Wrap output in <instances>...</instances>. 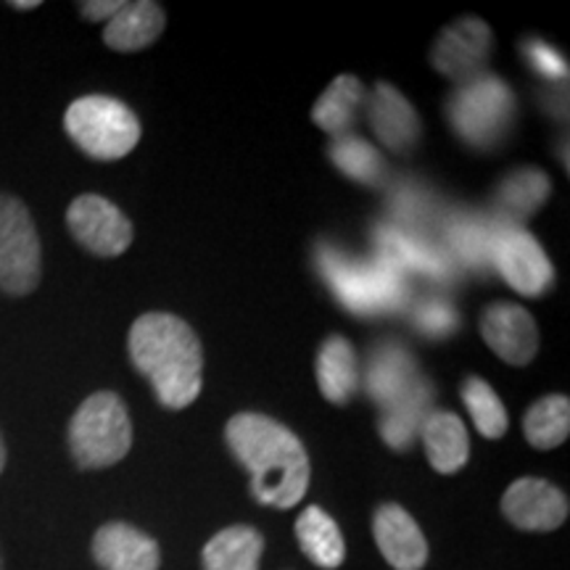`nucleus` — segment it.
Listing matches in <instances>:
<instances>
[{"label":"nucleus","instance_id":"obj_1","mask_svg":"<svg viewBox=\"0 0 570 570\" xmlns=\"http://www.w3.org/2000/svg\"><path fill=\"white\" fill-rule=\"evenodd\" d=\"M235 460L252 473L256 502L288 510L309 489V454L291 428L259 412H240L225 428Z\"/></svg>","mask_w":570,"mask_h":570},{"label":"nucleus","instance_id":"obj_2","mask_svg":"<svg viewBox=\"0 0 570 570\" xmlns=\"http://www.w3.org/2000/svg\"><path fill=\"white\" fill-rule=\"evenodd\" d=\"M130 360L151 381L167 410L196 402L204 386V348L185 320L169 312H148L130 327Z\"/></svg>","mask_w":570,"mask_h":570},{"label":"nucleus","instance_id":"obj_3","mask_svg":"<svg viewBox=\"0 0 570 570\" xmlns=\"http://www.w3.org/2000/svg\"><path fill=\"white\" fill-rule=\"evenodd\" d=\"M132 446V423L125 402L114 391L85 399L69 423L71 458L85 470L117 465Z\"/></svg>","mask_w":570,"mask_h":570},{"label":"nucleus","instance_id":"obj_4","mask_svg":"<svg viewBox=\"0 0 570 570\" xmlns=\"http://www.w3.org/2000/svg\"><path fill=\"white\" fill-rule=\"evenodd\" d=\"M320 269L331 283L333 294L346 309L356 315H377V312L399 309L407 298L404 273L391 262H354L333 248L320 252Z\"/></svg>","mask_w":570,"mask_h":570},{"label":"nucleus","instance_id":"obj_5","mask_svg":"<svg viewBox=\"0 0 570 570\" xmlns=\"http://www.w3.org/2000/svg\"><path fill=\"white\" fill-rule=\"evenodd\" d=\"M69 138L90 159L117 161L138 146L140 122L130 106L111 96H82L63 117Z\"/></svg>","mask_w":570,"mask_h":570},{"label":"nucleus","instance_id":"obj_6","mask_svg":"<svg viewBox=\"0 0 570 570\" xmlns=\"http://www.w3.org/2000/svg\"><path fill=\"white\" fill-rule=\"evenodd\" d=\"M449 125L458 130L470 146L489 148L504 138L515 117V98L508 85L497 77L481 75L475 80L460 85V90L449 98Z\"/></svg>","mask_w":570,"mask_h":570},{"label":"nucleus","instance_id":"obj_7","mask_svg":"<svg viewBox=\"0 0 570 570\" xmlns=\"http://www.w3.org/2000/svg\"><path fill=\"white\" fill-rule=\"evenodd\" d=\"M42 248L24 202L0 194V291L27 296L38 288Z\"/></svg>","mask_w":570,"mask_h":570},{"label":"nucleus","instance_id":"obj_8","mask_svg":"<svg viewBox=\"0 0 570 570\" xmlns=\"http://www.w3.org/2000/svg\"><path fill=\"white\" fill-rule=\"evenodd\" d=\"M69 233L96 256H119L132 244V223L109 198L85 194L67 209Z\"/></svg>","mask_w":570,"mask_h":570},{"label":"nucleus","instance_id":"obj_9","mask_svg":"<svg viewBox=\"0 0 570 570\" xmlns=\"http://www.w3.org/2000/svg\"><path fill=\"white\" fill-rule=\"evenodd\" d=\"M491 46L494 38L487 21L465 17L439 35L436 46L431 48V63L441 77L465 85L483 75L491 59Z\"/></svg>","mask_w":570,"mask_h":570},{"label":"nucleus","instance_id":"obj_10","mask_svg":"<svg viewBox=\"0 0 570 570\" xmlns=\"http://www.w3.org/2000/svg\"><path fill=\"white\" fill-rule=\"evenodd\" d=\"M491 262H494L499 275L523 296L547 294L554 283L550 256L544 254V248L531 233L518 230V227H504L497 233Z\"/></svg>","mask_w":570,"mask_h":570},{"label":"nucleus","instance_id":"obj_11","mask_svg":"<svg viewBox=\"0 0 570 570\" xmlns=\"http://www.w3.org/2000/svg\"><path fill=\"white\" fill-rule=\"evenodd\" d=\"M568 510V497L544 479H518L502 497L504 518L523 531L560 529Z\"/></svg>","mask_w":570,"mask_h":570},{"label":"nucleus","instance_id":"obj_12","mask_svg":"<svg viewBox=\"0 0 570 570\" xmlns=\"http://www.w3.org/2000/svg\"><path fill=\"white\" fill-rule=\"evenodd\" d=\"M481 333L491 352L510 365H529L539 352V327L529 309L518 304H491L481 317Z\"/></svg>","mask_w":570,"mask_h":570},{"label":"nucleus","instance_id":"obj_13","mask_svg":"<svg viewBox=\"0 0 570 570\" xmlns=\"http://www.w3.org/2000/svg\"><path fill=\"white\" fill-rule=\"evenodd\" d=\"M373 531L377 550L391 568L420 570L428 562V541L415 518L399 504H381L375 512Z\"/></svg>","mask_w":570,"mask_h":570},{"label":"nucleus","instance_id":"obj_14","mask_svg":"<svg viewBox=\"0 0 570 570\" xmlns=\"http://www.w3.org/2000/svg\"><path fill=\"white\" fill-rule=\"evenodd\" d=\"M370 127L391 154H407L420 140V117L394 85L377 82L367 101Z\"/></svg>","mask_w":570,"mask_h":570},{"label":"nucleus","instance_id":"obj_15","mask_svg":"<svg viewBox=\"0 0 570 570\" xmlns=\"http://www.w3.org/2000/svg\"><path fill=\"white\" fill-rule=\"evenodd\" d=\"M92 558L104 570H159V544L130 523H106L92 537Z\"/></svg>","mask_w":570,"mask_h":570},{"label":"nucleus","instance_id":"obj_16","mask_svg":"<svg viewBox=\"0 0 570 570\" xmlns=\"http://www.w3.org/2000/svg\"><path fill=\"white\" fill-rule=\"evenodd\" d=\"M164 24H167V19H164L159 3H151V0L125 3L106 24L104 42L111 51L135 53L159 40Z\"/></svg>","mask_w":570,"mask_h":570},{"label":"nucleus","instance_id":"obj_17","mask_svg":"<svg viewBox=\"0 0 570 570\" xmlns=\"http://www.w3.org/2000/svg\"><path fill=\"white\" fill-rule=\"evenodd\" d=\"M420 436H423L428 462L441 475H452L460 468H465L470 458V439L465 425L454 412L431 410V415L420 428Z\"/></svg>","mask_w":570,"mask_h":570},{"label":"nucleus","instance_id":"obj_18","mask_svg":"<svg viewBox=\"0 0 570 570\" xmlns=\"http://www.w3.org/2000/svg\"><path fill=\"white\" fill-rule=\"evenodd\" d=\"M265 537L252 525H230L206 541L204 570H259Z\"/></svg>","mask_w":570,"mask_h":570},{"label":"nucleus","instance_id":"obj_19","mask_svg":"<svg viewBox=\"0 0 570 570\" xmlns=\"http://www.w3.org/2000/svg\"><path fill=\"white\" fill-rule=\"evenodd\" d=\"M417 383L415 360L402 346H383L373 354L367 367V394L383 410L399 402Z\"/></svg>","mask_w":570,"mask_h":570},{"label":"nucleus","instance_id":"obj_20","mask_svg":"<svg viewBox=\"0 0 570 570\" xmlns=\"http://www.w3.org/2000/svg\"><path fill=\"white\" fill-rule=\"evenodd\" d=\"M431 386H428L423 377H417V383L407 394L391 404V407H386L381 417V436L391 449L407 452L420 433V428H423L425 417L431 415Z\"/></svg>","mask_w":570,"mask_h":570},{"label":"nucleus","instance_id":"obj_21","mask_svg":"<svg viewBox=\"0 0 570 570\" xmlns=\"http://www.w3.org/2000/svg\"><path fill=\"white\" fill-rule=\"evenodd\" d=\"M296 539L302 552L320 568H338L346 558V544L341 537V529L336 520L323 508L312 504L302 512V518L296 520Z\"/></svg>","mask_w":570,"mask_h":570},{"label":"nucleus","instance_id":"obj_22","mask_svg":"<svg viewBox=\"0 0 570 570\" xmlns=\"http://www.w3.org/2000/svg\"><path fill=\"white\" fill-rule=\"evenodd\" d=\"M317 383L327 402L346 404L360 383L354 346L344 336H331L317 356Z\"/></svg>","mask_w":570,"mask_h":570},{"label":"nucleus","instance_id":"obj_23","mask_svg":"<svg viewBox=\"0 0 570 570\" xmlns=\"http://www.w3.org/2000/svg\"><path fill=\"white\" fill-rule=\"evenodd\" d=\"M367 90L365 85L356 80L354 75H338L336 80L327 85L323 96L317 98L312 119L320 130L331 135H346L348 127L354 125L356 111L365 104Z\"/></svg>","mask_w":570,"mask_h":570},{"label":"nucleus","instance_id":"obj_24","mask_svg":"<svg viewBox=\"0 0 570 570\" xmlns=\"http://www.w3.org/2000/svg\"><path fill=\"white\" fill-rule=\"evenodd\" d=\"M377 246H381L383 259L391 262L396 269H417V273H428L444 277L446 275V259L436 248L425 246L415 235L399 233L394 227L377 233Z\"/></svg>","mask_w":570,"mask_h":570},{"label":"nucleus","instance_id":"obj_25","mask_svg":"<svg viewBox=\"0 0 570 570\" xmlns=\"http://www.w3.org/2000/svg\"><path fill=\"white\" fill-rule=\"evenodd\" d=\"M525 439L537 449H554L568 439L570 433V399L550 394L531 404L523 420Z\"/></svg>","mask_w":570,"mask_h":570},{"label":"nucleus","instance_id":"obj_26","mask_svg":"<svg viewBox=\"0 0 570 570\" xmlns=\"http://www.w3.org/2000/svg\"><path fill=\"white\" fill-rule=\"evenodd\" d=\"M550 190V177L544 173H539V169H520V173H512L508 180L499 185L497 202L512 217H531L533 212L544 206Z\"/></svg>","mask_w":570,"mask_h":570},{"label":"nucleus","instance_id":"obj_27","mask_svg":"<svg viewBox=\"0 0 570 570\" xmlns=\"http://www.w3.org/2000/svg\"><path fill=\"white\" fill-rule=\"evenodd\" d=\"M462 402L473 417L475 428L483 439H502L508 433V410H504L502 399L497 396V391L489 386L481 377H468L462 383Z\"/></svg>","mask_w":570,"mask_h":570},{"label":"nucleus","instance_id":"obj_28","mask_svg":"<svg viewBox=\"0 0 570 570\" xmlns=\"http://www.w3.org/2000/svg\"><path fill=\"white\" fill-rule=\"evenodd\" d=\"M331 159L341 173L356 183H377L383 173L381 154L356 135H338L331 146Z\"/></svg>","mask_w":570,"mask_h":570},{"label":"nucleus","instance_id":"obj_29","mask_svg":"<svg viewBox=\"0 0 570 570\" xmlns=\"http://www.w3.org/2000/svg\"><path fill=\"white\" fill-rule=\"evenodd\" d=\"M452 246L462 262L470 267H487L491 262V252H494L497 235L489 233V227L479 223V219H460L452 225Z\"/></svg>","mask_w":570,"mask_h":570},{"label":"nucleus","instance_id":"obj_30","mask_svg":"<svg viewBox=\"0 0 570 570\" xmlns=\"http://www.w3.org/2000/svg\"><path fill=\"white\" fill-rule=\"evenodd\" d=\"M415 325L420 333H425V336L441 338V336H449V333L458 331L460 317H458V312H454L452 306L444 302H425L417 306Z\"/></svg>","mask_w":570,"mask_h":570},{"label":"nucleus","instance_id":"obj_31","mask_svg":"<svg viewBox=\"0 0 570 570\" xmlns=\"http://www.w3.org/2000/svg\"><path fill=\"white\" fill-rule=\"evenodd\" d=\"M529 59L533 61V67H537L541 75L554 77V80H560V77L568 75V63L560 59V53H554L552 48H547L544 42H531Z\"/></svg>","mask_w":570,"mask_h":570},{"label":"nucleus","instance_id":"obj_32","mask_svg":"<svg viewBox=\"0 0 570 570\" xmlns=\"http://www.w3.org/2000/svg\"><path fill=\"white\" fill-rule=\"evenodd\" d=\"M122 0H90V3H80V11L85 19L90 21H101V19H111L114 13L122 9Z\"/></svg>","mask_w":570,"mask_h":570},{"label":"nucleus","instance_id":"obj_33","mask_svg":"<svg viewBox=\"0 0 570 570\" xmlns=\"http://www.w3.org/2000/svg\"><path fill=\"white\" fill-rule=\"evenodd\" d=\"M38 0H27V3H17V0H13L11 3V9H17V11H32V9H38Z\"/></svg>","mask_w":570,"mask_h":570},{"label":"nucleus","instance_id":"obj_34","mask_svg":"<svg viewBox=\"0 0 570 570\" xmlns=\"http://www.w3.org/2000/svg\"><path fill=\"white\" fill-rule=\"evenodd\" d=\"M6 468V444H3V436H0V473H3Z\"/></svg>","mask_w":570,"mask_h":570},{"label":"nucleus","instance_id":"obj_35","mask_svg":"<svg viewBox=\"0 0 570 570\" xmlns=\"http://www.w3.org/2000/svg\"><path fill=\"white\" fill-rule=\"evenodd\" d=\"M0 570H3V554H0Z\"/></svg>","mask_w":570,"mask_h":570}]
</instances>
